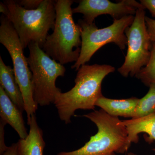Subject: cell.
Masks as SVG:
<instances>
[{
	"mask_svg": "<svg viewBox=\"0 0 155 155\" xmlns=\"http://www.w3.org/2000/svg\"><path fill=\"white\" fill-rule=\"evenodd\" d=\"M115 70L114 67L105 64L81 66L78 70L74 87L58 94L54 102L61 121L69 124L77 110H94L97 101L103 96V80Z\"/></svg>",
	"mask_w": 155,
	"mask_h": 155,
	"instance_id": "6da1fadb",
	"label": "cell"
},
{
	"mask_svg": "<svg viewBox=\"0 0 155 155\" xmlns=\"http://www.w3.org/2000/svg\"><path fill=\"white\" fill-rule=\"evenodd\" d=\"M72 0L55 1L56 17L54 31L48 35L42 49L62 65L76 62L81 45L80 28L73 20Z\"/></svg>",
	"mask_w": 155,
	"mask_h": 155,
	"instance_id": "7a4b0ae2",
	"label": "cell"
},
{
	"mask_svg": "<svg viewBox=\"0 0 155 155\" xmlns=\"http://www.w3.org/2000/svg\"><path fill=\"white\" fill-rule=\"evenodd\" d=\"M8 9L6 15L14 26L23 48L31 43L42 48L50 29L54 28L56 17L55 1L43 0L35 10H26L17 1L4 2Z\"/></svg>",
	"mask_w": 155,
	"mask_h": 155,
	"instance_id": "3957f363",
	"label": "cell"
},
{
	"mask_svg": "<svg viewBox=\"0 0 155 155\" xmlns=\"http://www.w3.org/2000/svg\"><path fill=\"white\" fill-rule=\"evenodd\" d=\"M96 125L97 132L79 149L61 152L57 155H116L126 152L127 128L119 118L111 116L101 109L84 115Z\"/></svg>",
	"mask_w": 155,
	"mask_h": 155,
	"instance_id": "277c9868",
	"label": "cell"
},
{
	"mask_svg": "<svg viewBox=\"0 0 155 155\" xmlns=\"http://www.w3.org/2000/svg\"><path fill=\"white\" fill-rule=\"evenodd\" d=\"M28 48L27 59L32 74L34 99L38 105H49L62 92L56 86V81L58 77L64 76L66 68L50 58L36 43H31Z\"/></svg>",
	"mask_w": 155,
	"mask_h": 155,
	"instance_id": "5b68a950",
	"label": "cell"
},
{
	"mask_svg": "<svg viewBox=\"0 0 155 155\" xmlns=\"http://www.w3.org/2000/svg\"><path fill=\"white\" fill-rule=\"evenodd\" d=\"M134 17L127 15L114 19L113 24L106 28H98L94 23L89 24L84 19L78 21L80 28L81 45L80 56L71 68L78 70L90 61L95 53L104 45L110 43L124 50L127 45L125 31L132 24Z\"/></svg>",
	"mask_w": 155,
	"mask_h": 155,
	"instance_id": "8992f818",
	"label": "cell"
},
{
	"mask_svg": "<svg viewBox=\"0 0 155 155\" xmlns=\"http://www.w3.org/2000/svg\"><path fill=\"white\" fill-rule=\"evenodd\" d=\"M0 21V42L11 56L15 77L23 97L28 125L31 116L35 114L38 107L34 97L32 74L27 58L23 53L24 49L14 26L7 17L3 14Z\"/></svg>",
	"mask_w": 155,
	"mask_h": 155,
	"instance_id": "52a82bcc",
	"label": "cell"
},
{
	"mask_svg": "<svg viewBox=\"0 0 155 155\" xmlns=\"http://www.w3.org/2000/svg\"><path fill=\"white\" fill-rule=\"evenodd\" d=\"M145 8L137 10L132 24L125 31L127 51L125 62L118 69L125 77L136 76L149 61L152 42L148 33L145 22Z\"/></svg>",
	"mask_w": 155,
	"mask_h": 155,
	"instance_id": "ba28073f",
	"label": "cell"
},
{
	"mask_svg": "<svg viewBox=\"0 0 155 155\" xmlns=\"http://www.w3.org/2000/svg\"><path fill=\"white\" fill-rule=\"evenodd\" d=\"M143 7L140 3L134 0H123L117 3L108 0H81L77 7L72 9V12L83 14L84 20L92 24L100 15L109 14L114 19H119L135 14L137 10Z\"/></svg>",
	"mask_w": 155,
	"mask_h": 155,
	"instance_id": "9c48e42d",
	"label": "cell"
},
{
	"mask_svg": "<svg viewBox=\"0 0 155 155\" xmlns=\"http://www.w3.org/2000/svg\"><path fill=\"white\" fill-rule=\"evenodd\" d=\"M22 113L0 86L1 120L11 125L18 134L20 139H25L28 133L25 127Z\"/></svg>",
	"mask_w": 155,
	"mask_h": 155,
	"instance_id": "30bf717a",
	"label": "cell"
},
{
	"mask_svg": "<svg viewBox=\"0 0 155 155\" xmlns=\"http://www.w3.org/2000/svg\"><path fill=\"white\" fill-rule=\"evenodd\" d=\"M28 136L17 142V155H43L45 142L43 133L38 126L35 114L31 116Z\"/></svg>",
	"mask_w": 155,
	"mask_h": 155,
	"instance_id": "8fae6325",
	"label": "cell"
},
{
	"mask_svg": "<svg viewBox=\"0 0 155 155\" xmlns=\"http://www.w3.org/2000/svg\"><path fill=\"white\" fill-rule=\"evenodd\" d=\"M122 122L127 128L129 147L132 143L138 142L139 134L142 133L147 134L145 140L150 144L155 141V113L138 119L123 120ZM153 150L155 151V148Z\"/></svg>",
	"mask_w": 155,
	"mask_h": 155,
	"instance_id": "7c38bea8",
	"label": "cell"
},
{
	"mask_svg": "<svg viewBox=\"0 0 155 155\" xmlns=\"http://www.w3.org/2000/svg\"><path fill=\"white\" fill-rule=\"evenodd\" d=\"M139 99L136 97L125 99H113L103 96L97 101L95 106L99 107L111 116L132 119L134 116Z\"/></svg>",
	"mask_w": 155,
	"mask_h": 155,
	"instance_id": "4fadbf2b",
	"label": "cell"
},
{
	"mask_svg": "<svg viewBox=\"0 0 155 155\" xmlns=\"http://www.w3.org/2000/svg\"><path fill=\"white\" fill-rule=\"evenodd\" d=\"M0 86L8 96L22 112L25 105L20 87L15 77L14 70L11 66H7L0 57Z\"/></svg>",
	"mask_w": 155,
	"mask_h": 155,
	"instance_id": "5bb4252c",
	"label": "cell"
},
{
	"mask_svg": "<svg viewBox=\"0 0 155 155\" xmlns=\"http://www.w3.org/2000/svg\"><path fill=\"white\" fill-rule=\"evenodd\" d=\"M147 93L140 99L132 119H138L155 113V84H150Z\"/></svg>",
	"mask_w": 155,
	"mask_h": 155,
	"instance_id": "9a60e30c",
	"label": "cell"
},
{
	"mask_svg": "<svg viewBox=\"0 0 155 155\" xmlns=\"http://www.w3.org/2000/svg\"><path fill=\"white\" fill-rule=\"evenodd\" d=\"M135 77L147 86H149L152 84H155V43L152 42L150 58L148 63L140 69Z\"/></svg>",
	"mask_w": 155,
	"mask_h": 155,
	"instance_id": "2e32d148",
	"label": "cell"
},
{
	"mask_svg": "<svg viewBox=\"0 0 155 155\" xmlns=\"http://www.w3.org/2000/svg\"><path fill=\"white\" fill-rule=\"evenodd\" d=\"M17 3L26 10H35L39 7L43 0H21L16 1Z\"/></svg>",
	"mask_w": 155,
	"mask_h": 155,
	"instance_id": "e0dca14e",
	"label": "cell"
},
{
	"mask_svg": "<svg viewBox=\"0 0 155 155\" xmlns=\"http://www.w3.org/2000/svg\"><path fill=\"white\" fill-rule=\"evenodd\" d=\"M145 22L151 41L152 42L155 43V19L146 16Z\"/></svg>",
	"mask_w": 155,
	"mask_h": 155,
	"instance_id": "ac0fdd59",
	"label": "cell"
},
{
	"mask_svg": "<svg viewBox=\"0 0 155 155\" xmlns=\"http://www.w3.org/2000/svg\"><path fill=\"white\" fill-rule=\"evenodd\" d=\"M6 124L1 120L0 122V154L2 155L8 147L6 145L5 141V127Z\"/></svg>",
	"mask_w": 155,
	"mask_h": 155,
	"instance_id": "d6986e66",
	"label": "cell"
},
{
	"mask_svg": "<svg viewBox=\"0 0 155 155\" xmlns=\"http://www.w3.org/2000/svg\"><path fill=\"white\" fill-rule=\"evenodd\" d=\"M140 3L145 9L149 11L152 17H155V0H140Z\"/></svg>",
	"mask_w": 155,
	"mask_h": 155,
	"instance_id": "ffe728a7",
	"label": "cell"
},
{
	"mask_svg": "<svg viewBox=\"0 0 155 155\" xmlns=\"http://www.w3.org/2000/svg\"><path fill=\"white\" fill-rule=\"evenodd\" d=\"M17 143H13L8 147L2 155H17Z\"/></svg>",
	"mask_w": 155,
	"mask_h": 155,
	"instance_id": "44dd1931",
	"label": "cell"
},
{
	"mask_svg": "<svg viewBox=\"0 0 155 155\" xmlns=\"http://www.w3.org/2000/svg\"><path fill=\"white\" fill-rule=\"evenodd\" d=\"M8 9L5 4L4 2L0 3V12L3 15L6 16L8 14Z\"/></svg>",
	"mask_w": 155,
	"mask_h": 155,
	"instance_id": "7402d4cb",
	"label": "cell"
},
{
	"mask_svg": "<svg viewBox=\"0 0 155 155\" xmlns=\"http://www.w3.org/2000/svg\"><path fill=\"white\" fill-rule=\"evenodd\" d=\"M127 155H137L136 154L134 153H128V154H127Z\"/></svg>",
	"mask_w": 155,
	"mask_h": 155,
	"instance_id": "603a6c76",
	"label": "cell"
}]
</instances>
